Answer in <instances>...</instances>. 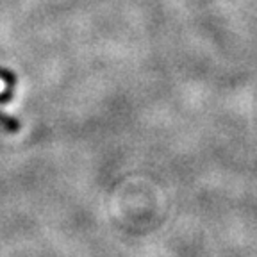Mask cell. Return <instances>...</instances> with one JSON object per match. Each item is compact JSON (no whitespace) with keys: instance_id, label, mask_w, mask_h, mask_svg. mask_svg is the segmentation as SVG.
I'll return each instance as SVG.
<instances>
[{"instance_id":"1","label":"cell","mask_w":257,"mask_h":257,"mask_svg":"<svg viewBox=\"0 0 257 257\" xmlns=\"http://www.w3.org/2000/svg\"><path fill=\"white\" fill-rule=\"evenodd\" d=\"M0 123H4L6 128H8L9 133H16L18 131V127H20V123L15 120V118H9V116H4L2 112H0Z\"/></svg>"}]
</instances>
